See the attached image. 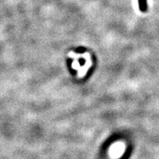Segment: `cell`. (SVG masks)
Segmentation results:
<instances>
[{"label":"cell","instance_id":"2","mask_svg":"<svg viewBox=\"0 0 159 159\" xmlns=\"http://www.w3.org/2000/svg\"><path fill=\"white\" fill-rule=\"evenodd\" d=\"M139 5L140 9L142 11H145L147 10V1L146 0H139Z\"/></svg>","mask_w":159,"mask_h":159},{"label":"cell","instance_id":"1","mask_svg":"<svg viewBox=\"0 0 159 159\" xmlns=\"http://www.w3.org/2000/svg\"><path fill=\"white\" fill-rule=\"evenodd\" d=\"M126 145L122 142H115L109 149V156L112 159H118L125 153Z\"/></svg>","mask_w":159,"mask_h":159}]
</instances>
